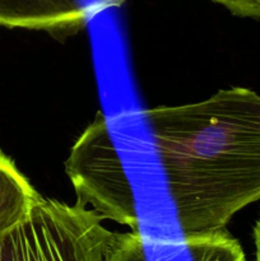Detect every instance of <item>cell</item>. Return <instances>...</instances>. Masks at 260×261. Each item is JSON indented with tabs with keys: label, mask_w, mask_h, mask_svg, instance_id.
<instances>
[{
	"label": "cell",
	"mask_w": 260,
	"mask_h": 261,
	"mask_svg": "<svg viewBox=\"0 0 260 261\" xmlns=\"http://www.w3.org/2000/svg\"><path fill=\"white\" fill-rule=\"evenodd\" d=\"M252 239L255 245V261H260V217L255 222L254 229H252Z\"/></svg>",
	"instance_id": "cell-9"
},
{
	"label": "cell",
	"mask_w": 260,
	"mask_h": 261,
	"mask_svg": "<svg viewBox=\"0 0 260 261\" xmlns=\"http://www.w3.org/2000/svg\"><path fill=\"white\" fill-rule=\"evenodd\" d=\"M40 196L14 162L0 150V233L25 218Z\"/></svg>",
	"instance_id": "cell-5"
},
{
	"label": "cell",
	"mask_w": 260,
	"mask_h": 261,
	"mask_svg": "<svg viewBox=\"0 0 260 261\" xmlns=\"http://www.w3.org/2000/svg\"><path fill=\"white\" fill-rule=\"evenodd\" d=\"M126 0H0V25L45 31L66 37L83 30L98 13Z\"/></svg>",
	"instance_id": "cell-4"
},
{
	"label": "cell",
	"mask_w": 260,
	"mask_h": 261,
	"mask_svg": "<svg viewBox=\"0 0 260 261\" xmlns=\"http://www.w3.org/2000/svg\"><path fill=\"white\" fill-rule=\"evenodd\" d=\"M183 244L191 261H246L241 245L226 229L183 239Z\"/></svg>",
	"instance_id": "cell-6"
},
{
	"label": "cell",
	"mask_w": 260,
	"mask_h": 261,
	"mask_svg": "<svg viewBox=\"0 0 260 261\" xmlns=\"http://www.w3.org/2000/svg\"><path fill=\"white\" fill-rule=\"evenodd\" d=\"M101 216L40 196L19 223L0 233V261H105L114 232Z\"/></svg>",
	"instance_id": "cell-2"
},
{
	"label": "cell",
	"mask_w": 260,
	"mask_h": 261,
	"mask_svg": "<svg viewBox=\"0 0 260 261\" xmlns=\"http://www.w3.org/2000/svg\"><path fill=\"white\" fill-rule=\"evenodd\" d=\"M105 261H148L140 231L112 233Z\"/></svg>",
	"instance_id": "cell-7"
},
{
	"label": "cell",
	"mask_w": 260,
	"mask_h": 261,
	"mask_svg": "<svg viewBox=\"0 0 260 261\" xmlns=\"http://www.w3.org/2000/svg\"><path fill=\"white\" fill-rule=\"evenodd\" d=\"M226 8L231 14L260 19V0H212Z\"/></svg>",
	"instance_id": "cell-8"
},
{
	"label": "cell",
	"mask_w": 260,
	"mask_h": 261,
	"mask_svg": "<svg viewBox=\"0 0 260 261\" xmlns=\"http://www.w3.org/2000/svg\"><path fill=\"white\" fill-rule=\"evenodd\" d=\"M81 205H91L103 219L140 231L132 185L102 112L76 139L65 162Z\"/></svg>",
	"instance_id": "cell-3"
},
{
	"label": "cell",
	"mask_w": 260,
	"mask_h": 261,
	"mask_svg": "<svg viewBox=\"0 0 260 261\" xmlns=\"http://www.w3.org/2000/svg\"><path fill=\"white\" fill-rule=\"evenodd\" d=\"M149 130L183 239L224 231L260 200V94L242 87L148 109Z\"/></svg>",
	"instance_id": "cell-1"
}]
</instances>
